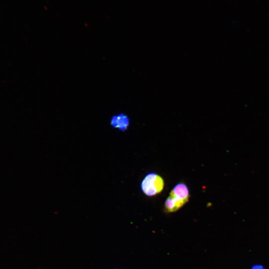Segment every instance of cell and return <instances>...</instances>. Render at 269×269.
<instances>
[{"label":"cell","mask_w":269,"mask_h":269,"mask_svg":"<svg viewBox=\"0 0 269 269\" xmlns=\"http://www.w3.org/2000/svg\"><path fill=\"white\" fill-rule=\"evenodd\" d=\"M164 182L158 174L152 172L147 174L141 183L142 192L147 196H153L160 193L163 190Z\"/></svg>","instance_id":"7a4b0ae2"},{"label":"cell","mask_w":269,"mask_h":269,"mask_svg":"<svg viewBox=\"0 0 269 269\" xmlns=\"http://www.w3.org/2000/svg\"><path fill=\"white\" fill-rule=\"evenodd\" d=\"M111 125L122 131H125L130 125V119L127 115L119 114L112 117Z\"/></svg>","instance_id":"3957f363"},{"label":"cell","mask_w":269,"mask_h":269,"mask_svg":"<svg viewBox=\"0 0 269 269\" xmlns=\"http://www.w3.org/2000/svg\"><path fill=\"white\" fill-rule=\"evenodd\" d=\"M189 191L186 184L180 183L175 185L165 202V209L168 212H174L188 201Z\"/></svg>","instance_id":"6da1fadb"},{"label":"cell","mask_w":269,"mask_h":269,"mask_svg":"<svg viewBox=\"0 0 269 269\" xmlns=\"http://www.w3.org/2000/svg\"><path fill=\"white\" fill-rule=\"evenodd\" d=\"M251 269H266L265 268L261 265H255L252 267Z\"/></svg>","instance_id":"277c9868"}]
</instances>
